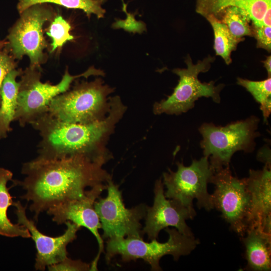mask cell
<instances>
[{
	"label": "cell",
	"mask_w": 271,
	"mask_h": 271,
	"mask_svg": "<svg viewBox=\"0 0 271 271\" xmlns=\"http://www.w3.org/2000/svg\"><path fill=\"white\" fill-rule=\"evenodd\" d=\"M47 268L50 271H87L90 270V264L67 256L63 260L49 265Z\"/></svg>",
	"instance_id": "obj_25"
},
{
	"label": "cell",
	"mask_w": 271,
	"mask_h": 271,
	"mask_svg": "<svg viewBox=\"0 0 271 271\" xmlns=\"http://www.w3.org/2000/svg\"><path fill=\"white\" fill-rule=\"evenodd\" d=\"M47 3L69 9L82 10L89 17L94 14L98 18H102L105 13V10L101 7V4L95 0H19L18 10L21 13L32 6Z\"/></svg>",
	"instance_id": "obj_22"
},
{
	"label": "cell",
	"mask_w": 271,
	"mask_h": 271,
	"mask_svg": "<svg viewBox=\"0 0 271 271\" xmlns=\"http://www.w3.org/2000/svg\"><path fill=\"white\" fill-rule=\"evenodd\" d=\"M13 176L11 171L0 168V235L8 237L29 238L31 234L28 229L23 225L12 223L7 215L8 208L14 203L10 188L7 187Z\"/></svg>",
	"instance_id": "obj_19"
},
{
	"label": "cell",
	"mask_w": 271,
	"mask_h": 271,
	"mask_svg": "<svg viewBox=\"0 0 271 271\" xmlns=\"http://www.w3.org/2000/svg\"><path fill=\"white\" fill-rule=\"evenodd\" d=\"M113 89L100 79L84 82L61 93L50 102L48 112L68 123H90L104 118L110 104L107 96Z\"/></svg>",
	"instance_id": "obj_5"
},
{
	"label": "cell",
	"mask_w": 271,
	"mask_h": 271,
	"mask_svg": "<svg viewBox=\"0 0 271 271\" xmlns=\"http://www.w3.org/2000/svg\"><path fill=\"white\" fill-rule=\"evenodd\" d=\"M177 170L168 169L163 174V183L167 190V198L174 199L188 208L193 207V201L197 200L199 209L209 211L214 209L211 194L207 190L213 173L207 157L192 160L191 164L185 166L183 162L176 163Z\"/></svg>",
	"instance_id": "obj_7"
},
{
	"label": "cell",
	"mask_w": 271,
	"mask_h": 271,
	"mask_svg": "<svg viewBox=\"0 0 271 271\" xmlns=\"http://www.w3.org/2000/svg\"><path fill=\"white\" fill-rule=\"evenodd\" d=\"M245 247V257L248 269L268 271L271 268V235L258 228H248L240 237Z\"/></svg>",
	"instance_id": "obj_17"
},
{
	"label": "cell",
	"mask_w": 271,
	"mask_h": 271,
	"mask_svg": "<svg viewBox=\"0 0 271 271\" xmlns=\"http://www.w3.org/2000/svg\"><path fill=\"white\" fill-rule=\"evenodd\" d=\"M165 230L169 235L165 242L157 239L147 242L142 238L115 236L108 239L105 248V260L108 263L117 255L122 261L143 259L153 271L162 270L160 265L161 258L171 255L177 261L181 256L189 254L200 243L195 237L188 236L179 232L176 228L167 227Z\"/></svg>",
	"instance_id": "obj_4"
},
{
	"label": "cell",
	"mask_w": 271,
	"mask_h": 271,
	"mask_svg": "<svg viewBox=\"0 0 271 271\" xmlns=\"http://www.w3.org/2000/svg\"><path fill=\"white\" fill-rule=\"evenodd\" d=\"M228 28L231 34L238 39L253 37L252 21L246 12L236 7L226 9L217 18Z\"/></svg>",
	"instance_id": "obj_21"
},
{
	"label": "cell",
	"mask_w": 271,
	"mask_h": 271,
	"mask_svg": "<svg viewBox=\"0 0 271 271\" xmlns=\"http://www.w3.org/2000/svg\"><path fill=\"white\" fill-rule=\"evenodd\" d=\"M107 185H99L90 188L85 196L59 203L46 211L57 224L70 221L81 227L86 228L94 235L98 244V251L90 263V270H98V260L104 251L103 240L99 232V229H101V224L94 205L102 192L106 189Z\"/></svg>",
	"instance_id": "obj_12"
},
{
	"label": "cell",
	"mask_w": 271,
	"mask_h": 271,
	"mask_svg": "<svg viewBox=\"0 0 271 271\" xmlns=\"http://www.w3.org/2000/svg\"><path fill=\"white\" fill-rule=\"evenodd\" d=\"M237 83L244 87L260 104L264 122L271 113V77L261 81H252L237 78Z\"/></svg>",
	"instance_id": "obj_23"
},
{
	"label": "cell",
	"mask_w": 271,
	"mask_h": 271,
	"mask_svg": "<svg viewBox=\"0 0 271 271\" xmlns=\"http://www.w3.org/2000/svg\"><path fill=\"white\" fill-rule=\"evenodd\" d=\"M70 24L61 16H57L51 24L47 34L52 39V51L62 46L67 41L73 39L69 33Z\"/></svg>",
	"instance_id": "obj_24"
},
{
	"label": "cell",
	"mask_w": 271,
	"mask_h": 271,
	"mask_svg": "<svg viewBox=\"0 0 271 271\" xmlns=\"http://www.w3.org/2000/svg\"><path fill=\"white\" fill-rule=\"evenodd\" d=\"M264 67L265 68L267 73V77H270L271 76V56L270 55L266 57L265 60L262 61Z\"/></svg>",
	"instance_id": "obj_29"
},
{
	"label": "cell",
	"mask_w": 271,
	"mask_h": 271,
	"mask_svg": "<svg viewBox=\"0 0 271 271\" xmlns=\"http://www.w3.org/2000/svg\"><path fill=\"white\" fill-rule=\"evenodd\" d=\"M14 68V64L10 57L6 54H0V99L3 81L6 76Z\"/></svg>",
	"instance_id": "obj_27"
},
{
	"label": "cell",
	"mask_w": 271,
	"mask_h": 271,
	"mask_svg": "<svg viewBox=\"0 0 271 271\" xmlns=\"http://www.w3.org/2000/svg\"><path fill=\"white\" fill-rule=\"evenodd\" d=\"M4 45V43L2 42H0V49L3 47Z\"/></svg>",
	"instance_id": "obj_31"
},
{
	"label": "cell",
	"mask_w": 271,
	"mask_h": 271,
	"mask_svg": "<svg viewBox=\"0 0 271 271\" xmlns=\"http://www.w3.org/2000/svg\"><path fill=\"white\" fill-rule=\"evenodd\" d=\"M95 1H96L99 3H100L101 4H102L103 3H104L106 0H95Z\"/></svg>",
	"instance_id": "obj_30"
},
{
	"label": "cell",
	"mask_w": 271,
	"mask_h": 271,
	"mask_svg": "<svg viewBox=\"0 0 271 271\" xmlns=\"http://www.w3.org/2000/svg\"><path fill=\"white\" fill-rule=\"evenodd\" d=\"M18 223L24 225L29 231L34 240L37 253L34 267L36 270L44 271L46 267L63 260L68 256L67 245L77 238V232L81 227L70 221L65 223L66 229L61 235L52 237L41 232L35 221L28 218L27 205L24 206L20 201L14 202Z\"/></svg>",
	"instance_id": "obj_14"
},
{
	"label": "cell",
	"mask_w": 271,
	"mask_h": 271,
	"mask_svg": "<svg viewBox=\"0 0 271 271\" xmlns=\"http://www.w3.org/2000/svg\"><path fill=\"white\" fill-rule=\"evenodd\" d=\"M106 189V196L99 197L94 205L101 224L102 238L115 236L143 238L141 221L145 218L147 205L141 204L126 208L119 185L112 179L108 182Z\"/></svg>",
	"instance_id": "obj_9"
},
{
	"label": "cell",
	"mask_w": 271,
	"mask_h": 271,
	"mask_svg": "<svg viewBox=\"0 0 271 271\" xmlns=\"http://www.w3.org/2000/svg\"><path fill=\"white\" fill-rule=\"evenodd\" d=\"M19 72L13 69L5 77L1 88L0 99V140L11 131L18 104L20 83L16 81Z\"/></svg>",
	"instance_id": "obj_18"
},
{
	"label": "cell",
	"mask_w": 271,
	"mask_h": 271,
	"mask_svg": "<svg viewBox=\"0 0 271 271\" xmlns=\"http://www.w3.org/2000/svg\"><path fill=\"white\" fill-rule=\"evenodd\" d=\"M162 178L157 180L154 187V200L152 206H147L145 225L142 231L150 240L157 239L160 232L169 226L175 227L179 232L194 237L186 220L196 215L194 208H188L174 199H167L164 194Z\"/></svg>",
	"instance_id": "obj_13"
},
{
	"label": "cell",
	"mask_w": 271,
	"mask_h": 271,
	"mask_svg": "<svg viewBox=\"0 0 271 271\" xmlns=\"http://www.w3.org/2000/svg\"><path fill=\"white\" fill-rule=\"evenodd\" d=\"M103 76L104 72L93 67L78 75H71L66 70L61 80L56 85L41 82L39 78L25 77L20 82L18 104L14 120L21 126L31 124L48 112L51 101L58 95L67 91L71 83L80 77L90 75Z\"/></svg>",
	"instance_id": "obj_10"
},
{
	"label": "cell",
	"mask_w": 271,
	"mask_h": 271,
	"mask_svg": "<svg viewBox=\"0 0 271 271\" xmlns=\"http://www.w3.org/2000/svg\"><path fill=\"white\" fill-rule=\"evenodd\" d=\"M108 115L90 123H68L48 112L30 124L37 130L41 140L37 158L56 159L83 155L106 163L108 156L104 144L126 109L118 96L109 98Z\"/></svg>",
	"instance_id": "obj_2"
},
{
	"label": "cell",
	"mask_w": 271,
	"mask_h": 271,
	"mask_svg": "<svg viewBox=\"0 0 271 271\" xmlns=\"http://www.w3.org/2000/svg\"><path fill=\"white\" fill-rule=\"evenodd\" d=\"M211 24L214 32V49L216 55L220 56L227 65L232 62L231 52L235 51L238 44L244 40L233 36L227 26L213 16L206 18Z\"/></svg>",
	"instance_id": "obj_20"
},
{
	"label": "cell",
	"mask_w": 271,
	"mask_h": 271,
	"mask_svg": "<svg viewBox=\"0 0 271 271\" xmlns=\"http://www.w3.org/2000/svg\"><path fill=\"white\" fill-rule=\"evenodd\" d=\"M253 37L256 40L257 48L270 52L271 26L253 25Z\"/></svg>",
	"instance_id": "obj_26"
},
{
	"label": "cell",
	"mask_w": 271,
	"mask_h": 271,
	"mask_svg": "<svg viewBox=\"0 0 271 271\" xmlns=\"http://www.w3.org/2000/svg\"><path fill=\"white\" fill-rule=\"evenodd\" d=\"M105 163L83 155L37 157L23 165L25 177L15 185L25 191L20 198L31 202L29 209L37 221L41 213L58 203L82 198L89 189L107 185L111 177L103 168Z\"/></svg>",
	"instance_id": "obj_1"
},
{
	"label": "cell",
	"mask_w": 271,
	"mask_h": 271,
	"mask_svg": "<svg viewBox=\"0 0 271 271\" xmlns=\"http://www.w3.org/2000/svg\"><path fill=\"white\" fill-rule=\"evenodd\" d=\"M258 159L264 164L271 165L270 155L268 150L267 152L265 150L260 151L258 155Z\"/></svg>",
	"instance_id": "obj_28"
},
{
	"label": "cell",
	"mask_w": 271,
	"mask_h": 271,
	"mask_svg": "<svg viewBox=\"0 0 271 271\" xmlns=\"http://www.w3.org/2000/svg\"><path fill=\"white\" fill-rule=\"evenodd\" d=\"M259 119L254 115L225 126L204 123L199 128L202 137L200 146L204 156L209 158L213 172L229 166L233 155L237 151L252 152Z\"/></svg>",
	"instance_id": "obj_3"
},
{
	"label": "cell",
	"mask_w": 271,
	"mask_h": 271,
	"mask_svg": "<svg viewBox=\"0 0 271 271\" xmlns=\"http://www.w3.org/2000/svg\"><path fill=\"white\" fill-rule=\"evenodd\" d=\"M243 10L254 26H271V0H196V11L205 18H218L229 7Z\"/></svg>",
	"instance_id": "obj_16"
},
{
	"label": "cell",
	"mask_w": 271,
	"mask_h": 271,
	"mask_svg": "<svg viewBox=\"0 0 271 271\" xmlns=\"http://www.w3.org/2000/svg\"><path fill=\"white\" fill-rule=\"evenodd\" d=\"M21 14V18L11 31L9 39L16 57L21 58L28 55L32 66L35 67L43 58V51L46 47L43 27L51 18L52 12L41 4H37Z\"/></svg>",
	"instance_id": "obj_11"
},
{
	"label": "cell",
	"mask_w": 271,
	"mask_h": 271,
	"mask_svg": "<svg viewBox=\"0 0 271 271\" xmlns=\"http://www.w3.org/2000/svg\"><path fill=\"white\" fill-rule=\"evenodd\" d=\"M245 181L251 197L247 229L258 228L271 235V165L250 169Z\"/></svg>",
	"instance_id": "obj_15"
},
{
	"label": "cell",
	"mask_w": 271,
	"mask_h": 271,
	"mask_svg": "<svg viewBox=\"0 0 271 271\" xmlns=\"http://www.w3.org/2000/svg\"><path fill=\"white\" fill-rule=\"evenodd\" d=\"M214 60V57L208 55L203 60L193 64L190 55H188L185 60L187 68L173 70V72L179 77L178 85L167 99L154 104V113L179 115L193 108L195 101L202 97H211L215 102L219 103L220 93L224 84L215 86L213 81L203 83L198 79L200 73L209 70L211 63Z\"/></svg>",
	"instance_id": "obj_6"
},
{
	"label": "cell",
	"mask_w": 271,
	"mask_h": 271,
	"mask_svg": "<svg viewBox=\"0 0 271 271\" xmlns=\"http://www.w3.org/2000/svg\"><path fill=\"white\" fill-rule=\"evenodd\" d=\"M209 183L215 186L211 194L214 209L221 213V217L232 231L243 236L248 228L251 208V197L245 178L233 176L228 166L213 172Z\"/></svg>",
	"instance_id": "obj_8"
}]
</instances>
